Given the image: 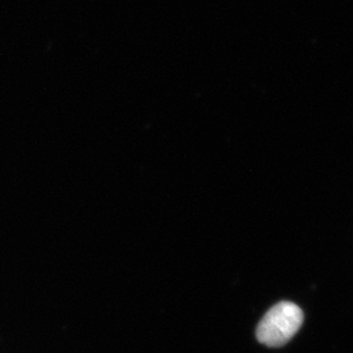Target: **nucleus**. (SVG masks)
Returning a JSON list of instances; mask_svg holds the SVG:
<instances>
[{
    "label": "nucleus",
    "instance_id": "nucleus-1",
    "mask_svg": "<svg viewBox=\"0 0 353 353\" xmlns=\"http://www.w3.org/2000/svg\"><path fill=\"white\" fill-rule=\"evenodd\" d=\"M303 322L301 307L290 301L274 305L256 327V339L270 348L285 345L299 332Z\"/></svg>",
    "mask_w": 353,
    "mask_h": 353
}]
</instances>
